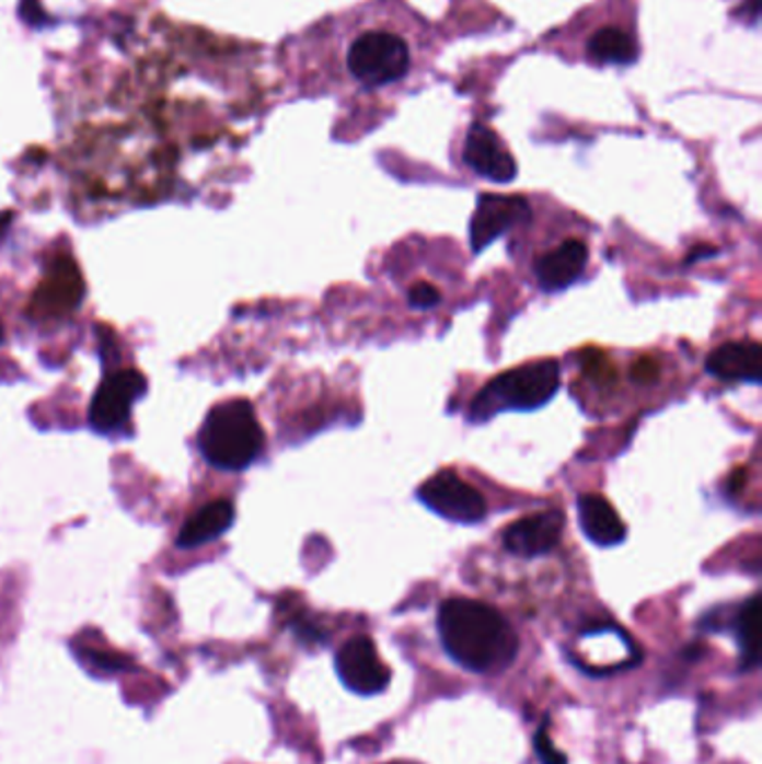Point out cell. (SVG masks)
<instances>
[{
  "label": "cell",
  "instance_id": "8992f818",
  "mask_svg": "<svg viewBox=\"0 0 762 764\" xmlns=\"http://www.w3.org/2000/svg\"><path fill=\"white\" fill-rule=\"evenodd\" d=\"M418 499L434 514L459 525L481 523L487 514L483 495L452 470L437 472L431 478H427L418 487Z\"/></svg>",
  "mask_w": 762,
  "mask_h": 764
},
{
  "label": "cell",
  "instance_id": "7c38bea8",
  "mask_svg": "<svg viewBox=\"0 0 762 764\" xmlns=\"http://www.w3.org/2000/svg\"><path fill=\"white\" fill-rule=\"evenodd\" d=\"M588 264V246L581 240H566L555 251L541 255L534 264L539 287L546 293H557L575 285Z\"/></svg>",
  "mask_w": 762,
  "mask_h": 764
},
{
  "label": "cell",
  "instance_id": "d6986e66",
  "mask_svg": "<svg viewBox=\"0 0 762 764\" xmlns=\"http://www.w3.org/2000/svg\"><path fill=\"white\" fill-rule=\"evenodd\" d=\"M407 300H409V306L427 311V309H434L441 302V293H439L437 287L429 285V282H418V285H414L409 289Z\"/></svg>",
  "mask_w": 762,
  "mask_h": 764
},
{
  "label": "cell",
  "instance_id": "30bf717a",
  "mask_svg": "<svg viewBox=\"0 0 762 764\" xmlns=\"http://www.w3.org/2000/svg\"><path fill=\"white\" fill-rule=\"evenodd\" d=\"M463 161L487 182L508 184L517 177V161L495 130L472 124L463 146Z\"/></svg>",
  "mask_w": 762,
  "mask_h": 764
},
{
  "label": "cell",
  "instance_id": "7a4b0ae2",
  "mask_svg": "<svg viewBox=\"0 0 762 764\" xmlns=\"http://www.w3.org/2000/svg\"><path fill=\"white\" fill-rule=\"evenodd\" d=\"M437 624L443 648L470 673H497L517 658L519 641L506 617L476 599H448Z\"/></svg>",
  "mask_w": 762,
  "mask_h": 764
},
{
  "label": "cell",
  "instance_id": "2e32d148",
  "mask_svg": "<svg viewBox=\"0 0 762 764\" xmlns=\"http://www.w3.org/2000/svg\"><path fill=\"white\" fill-rule=\"evenodd\" d=\"M233 521H235V508L231 501L227 499L212 501L184 523L182 532L177 534V545L184 551L197 548V545H206L215 539H220L224 532H229Z\"/></svg>",
  "mask_w": 762,
  "mask_h": 764
},
{
  "label": "cell",
  "instance_id": "5bb4252c",
  "mask_svg": "<svg viewBox=\"0 0 762 764\" xmlns=\"http://www.w3.org/2000/svg\"><path fill=\"white\" fill-rule=\"evenodd\" d=\"M577 512L584 534L600 548H613L626 539V525L615 508L600 495H581Z\"/></svg>",
  "mask_w": 762,
  "mask_h": 764
},
{
  "label": "cell",
  "instance_id": "3957f363",
  "mask_svg": "<svg viewBox=\"0 0 762 764\" xmlns=\"http://www.w3.org/2000/svg\"><path fill=\"white\" fill-rule=\"evenodd\" d=\"M197 445L217 470L242 472L253 465L264 448V431L253 405L244 398L215 405L199 429Z\"/></svg>",
  "mask_w": 762,
  "mask_h": 764
},
{
  "label": "cell",
  "instance_id": "ffe728a7",
  "mask_svg": "<svg viewBox=\"0 0 762 764\" xmlns=\"http://www.w3.org/2000/svg\"><path fill=\"white\" fill-rule=\"evenodd\" d=\"M581 367H584V371L588 373V375H592V378H597V380H611L613 378V367H611V362H607V358H604V354H600V351H586L584 356H581Z\"/></svg>",
  "mask_w": 762,
  "mask_h": 764
},
{
  "label": "cell",
  "instance_id": "9c48e42d",
  "mask_svg": "<svg viewBox=\"0 0 762 764\" xmlns=\"http://www.w3.org/2000/svg\"><path fill=\"white\" fill-rule=\"evenodd\" d=\"M336 673L340 682L356 695L369 697L390 686V669L380 660L376 644L369 637H351L336 652Z\"/></svg>",
  "mask_w": 762,
  "mask_h": 764
},
{
  "label": "cell",
  "instance_id": "cb8c5ba5",
  "mask_svg": "<svg viewBox=\"0 0 762 764\" xmlns=\"http://www.w3.org/2000/svg\"><path fill=\"white\" fill-rule=\"evenodd\" d=\"M0 340H3V324H0Z\"/></svg>",
  "mask_w": 762,
  "mask_h": 764
},
{
  "label": "cell",
  "instance_id": "8fae6325",
  "mask_svg": "<svg viewBox=\"0 0 762 764\" xmlns=\"http://www.w3.org/2000/svg\"><path fill=\"white\" fill-rule=\"evenodd\" d=\"M564 532V514L549 510L523 517L510 523L504 532V548L517 557H541L557 548Z\"/></svg>",
  "mask_w": 762,
  "mask_h": 764
},
{
  "label": "cell",
  "instance_id": "4fadbf2b",
  "mask_svg": "<svg viewBox=\"0 0 762 764\" xmlns=\"http://www.w3.org/2000/svg\"><path fill=\"white\" fill-rule=\"evenodd\" d=\"M706 371L727 382H751L762 380V347L753 340L720 345L706 358Z\"/></svg>",
  "mask_w": 762,
  "mask_h": 764
},
{
  "label": "cell",
  "instance_id": "277c9868",
  "mask_svg": "<svg viewBox=\"0 0 762 764\" xmlns=\"http://www.w3.org/2000/svg\"><path fill=\"white\" fill-rule=\"evenodd\" d=\"M562 385L555 360H536L493 378L474 396L470 420H489L504 412H532L549 405Z\"/></svg>",
  "mask_w": 762,
  "mask_h": 764
},
{
  "label": "cell",
  "instance_id": "44dd1931",
  "mask_svg": "<svg viewBox=\"0 0 762 764\" xmlns=\"http://www.w3.org/2000/svg\"><path fill=\"white\" fill-rule=\"evenodd\" d=\"M19 16L32 25V27H45L51 23L49 14L45 12L43 3L41 0H21V5H19Z\"/></svg>",
  "mask_w": 762,
  "mask_h": 764
},
{
  "label": "cell",
  "instance_id": "ba28073f",
  "mask_svg": "<svg viewBox=\"0 0 762 764\" xmlns=\"http://www.w3.org/2000/svg\"><path fill=\"white\" fill-rule=\"evenodd\" d=\"M146 392V378L126 369L103 380L90 405V425L101 433H113L126 427L132 405Z\"/></svg>",
  "mask_w": 762,
  "mask_h": 764
},
{
  "label": "cell",
  "instance_id": "52a82bcc",
  "mask_svg": "<svg viewBox=\"0 0 762 764\" xmlns=\"http://www.w3.org/2000/svg\"><path fill=\"white\" fill-rule=\"evenodd\" d=\"M532 217L530 201L521 195H495L483 193L476 201V210L470 222L472 253L485 251L508 231L528 222Z\"/></svg>",
  "mask_w": 762,
  "mask_h": 764
},
{
  "label": "cell",
  "instance_id": "603a6c76",
  "mask_svg": "<svg viewBox=\"0 0 762 764\" xmlns=\"http://www.w3.org/2000/svg\"><path fill=\"white\" fill-rule=\"evenodd\" d=\"M716 253H718V251L712 248V246H700L697 251H691V253H689V259H686V262L691 264V262H697V259H702V257H709V255H716Z\"/></svg>",
  "mask_w": 762,
  "mask_h": 764
},
{
  "label": "cell",
  "instance_id": "5b68a950",
  "mask_svg": "<svg viewBox=\"0 0 762 764\" xmlns=\"http://www.w3.org/2000/svg\"><path fill=\"white\" fill-rule=\"evenodd\" d=\"M581 27L570 34L581 61L594 68L631 66L639 57V43L633 16L620 8H600L594 14L577 19Z\"/></svg>",
  "mask_w": 762,
  "mask_h": 764
},
{
  "label": "cell",
  "instance_id": "ac0fdd59",
  "mask_svg": "<svg viewBox=\"0 0 762 764\" xmlns=\"http://www.w3.org/2000/svg\"><path fill=\"white\" fill-rule=\"evenodd\" d=\"M549 725H551V720L546 718L539 727V731L534 736V753H536L541 764H568L566 755L562 751H557V746L553 744V738L549 733Z\"/></svg>",
  "mask_w": 762,
  "mask_h": 764
},
{
  "label": "cell",
  "instance_id": "6da1fadb",
  "mask_svg": "<svg viewBox=\"0 0 762 764\" xmlns=\"http://www.w3.org/2000/svg\"><path fill=\"white\" fill-rule=\"evenodd\" d=\"M336 83L343 96H383L409 85L429 61L431 32L401 0H367L336 25Z\"/></svg>",
  "mask_w": 762,
  "mask_h": 764
},
{
  "label": "cell",
  "instance_id": "7402d4cb",
  "mask_svg": "<svg viewBox=\"0 0 762 764\" xmlns=\"http://www.w3.org/2000/svg\"><path fill=\"white\" fill-rule=\"evenodd\" d=\"M633 378L642 380V382H650L658 378V362H653L648 358H642L639 362H635L633 367Z\"/></svg>",
  "mask_w": 762,
  "mask_h": 764
},
{
  "label": "cell",
  "instance_id": "9a60e30c",
  "mask_svg": "<svg viewBox=\"0 0 762 764\" xmlns=\"http://www.w3.org/2000/svg\"><path fill=\"white\" fill-rule=\"evenodd\" d=\"M81 296L83 285L77 266L70 259H61L54 264V273H49L45 285L38 289L36 304L41 315H59L70 309H77Z\"/></svg>",
  "mask_w": 762,
  "mask_h": 764
},
{
  "label": "cell",
  "instance_id": "e0dca14e",
  "mask_svg": "<svg viewBox=\"0 0 762 764\" xmlns=\"http://www.w3.org/2000/svg\"><path fill=\"white\" fill-rule=\"evenodd\" d=\"M758 613H760V597L751 599L738 609L734 617V635L740 648V669L751 671L758 667Z\"/></svg>",
  "mask_w": 762,
  "mask_h": 764
}]
</instances>
